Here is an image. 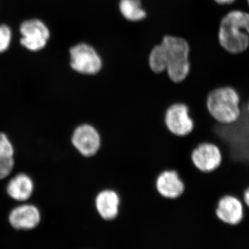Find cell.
<instances>
[{
	"mask_svg": "<svg viewBox=\"0 0 249 249\" xmlns=\"http://www.w3.org/2000/svg\"><path fill=\"white\" fill-rule=\"evenodd\" d=\"M190 48L181 37L166 36L160 45L155 46L149 56V65L154 73L166 71L168 78L174 83L185 81L191 71Z\"/></svg>",
	"mask_w": 249,
	"mask_h": 249,
	"instance_id": "6da1fadb",
	"label": "cell"
},
{
	"mask_svg": "<svg viewBox=\"0 0 249 249\" xmlns=\"http://www.w3.org/2000/svg\"><path fill=\"white\" fill-rule=\"evenodd\" d=\"M164 122L168 130L178 137L188 135L194 129V121L185 103H174L169 106L165 112Z\"/></svg>",
	"mask_w": 249,
	"mask_h": 249,
	"instance_id": "8992f818",
	"label": "cell"
},
{
	"mask_svg": "<svg viewBox=\"0 0 249 249\" xmlns=\"http://www.w3.org/2000/svg\"><path fill=\"white\" fill-rule=\"evenodd\" d=\"M70 65L80 74L94 76L102 70L103 61L93 47L80 43L70 49Z\"/></svg>",
	"mask_w": 249,
	"mask_h": 249,
	"instance_id": "277c9868",
	"label": "cell"
},
{
	"mask_svg": "<svg viewBox=\"0 0 249 249\" xmlns=\"http://www.w3.org/2000/svg\"><path fill=\"white\" fill-rule=\"evenodd\" d=\"M155 186L160 196L170 199L179 197L185 190L184 183L175 170L162 171L156 178Z\"/></svg>",
	"mask_w": 249,
	"mask_h": 249,
	"instance_id": "8fae6325",
	"label": "cell"
},
{
	"mask_svg": "<svg viewBox=\"0 0 249 249\" xmlns=\"http://www.w3.org/2000/svg\"><path fill=\"white\" fill-rule=\"evenodd\" d=\"M119 10L122 16L131 22H139L146 17L140 0H121Z\"/></svg>",
	"mask_w": 249,
	"mask_h": 249,
	"instance_id": "9a60e30c",
	"label": "cell"
},
{
	"mask_svg": "<svg viewBox=\"0 0 249 249\" xmlns=\"http://www.w3.org/2000/svg\"><path fill=\"white\" fill-rule=\"evenodd\" d=\"M219 41L229 53L245 52L249 45V14L233 11L224 16L219 27Z\"/></svg>",
	"mask_w": 249,
	"mask_h": 249,
	"instance_id": "7a4b0ae2",
	"label": "cell"
},
{
	"mask_svg": "<svg viewBox=\"0 0 249 249\" xmlns=\"http://www.w3.org/2000/svg\"><path fill=\"white\" fill-rule=\"evenodd\" d=\"M19 31L22 35L21 45L31 52H38L45 48L50 37V32L45 23L37 19L22 22Z\"/></svg>",
	"mask_w": 249,
	"mask_h": 249,
	"instance_id": "52a82bcc",
	"label": "cell"
},
{
	"mask_svg": "<svg viewBox=\"0 0 249 249\" xmlns=\"http://www.w3.org/2000/svg\"><path fill=\"white\" fill-rule=\"evenodd\" d=\"M242 202L249 209V187L245 190L243 194V199H242Z\"/></svg>",
	"mask_w": 249,
	"mask_h": 249,
	"instance_id": "e0dca14e",
	"label": "cell"
},
{
	"mask_svg": "<svg viewBox=\"0 0 249 249\" xmlns=\"http://www.w3.org/2000/svg\"><path fill=\"white\" fill-rule=\"evenodd\" d=\"M121 199L119 194L114 190H102L96 195L94 206L99 217L103 220L115 219L119 214Z\"/></svg>",
	"mask_w": 249,
	"mask_h": 249,
	"instance_id": "7c38bea8",
	"label": "cell"
},
{
	"mask_svg": "<svg viewBox=\"0 0 249 249\" xmlns=\"http://www.w3.org/2000/svg\"><path fill=\"white\" fill-rule=\"evenodd\" d=\"M41 214L39 209L33 204H24L14 208L10 213L11 225L18 230H31L40 224Z\"/></svg>",
	"mask_w": 249,
	"mask_h": 249,
	"instance_id": "30bf717a",
	"label": "cell"
},
{
	"mask_svg": "<svg viewBox=\"0 0 249 249\" xmlns=\"http://www.w3.org/2000/svg\"><path fill=\"white\" fill-rule=\"evenodd\" d=\"M15 149L9 137L0 132V179L9 177L15 165Z\"/></svg>",
	"mask_w": 249,
	"mask_h": 249,
	"instance_id": "5bb4252c",
	"label": "cell"
},
{
	"mask_svg": "<svg viewBox=\"0 0 249 249\" xmlns=\"http://www.w3.org/2000/svg\"><path fill=\"white\" fill-rule=\"evenodd\" d=\"M71 142L73 148L85 158L96 155L101 145V135L98 129L88 123L80 124L75 127Z\"/></svg>",
	"mask_w": 249,
	"mask_h": 249,
	"instance_id": "5b68a950",
	"label": "cell"
},
{
	"mask_svg": "<svg viewBox=\"0 0 249 249\" xmlns=\"http://www.w3.org/2000/svg\"><path fill=\"white\" fill-rule=\"evenodd\" d=\"M215 215L220 222L228 225L240 224L245 217L242 201L231 195L222 196L217 201Z\"/></svg>",
	"mask_w": 249,
	"mask_h": 249,
	"instance_id": "9c48e42d",
	"label": "cell"
},
{
	"mask_svg": "<svg viewBox=\"0 0 249 249\" xmlns=\"http://www.w3.org/2000/svg\"><path fill=\"white\" fill-rule=\"evenodd\" d=\"M206 104L209 114L219 124H233L241 115L240 95L231 86L219 87L211 90L206 98Z\"/></svg>",
	"mask_w": 249,
	"mask_h": 249,
	"instance_id": "3957f363",
	"label": "cell"
},
{
	"mask_svg": "<svg viewBox=\"0 0 249 249\" xmlns=\"http://www.w3.org/2000/svg\"><path fill=\"white\" fill-rule=\"evenodd\" d=\"M191 160L196 168L202 173H211L222 163V152L213 142H201L192 151Z\"/></svg>",
	"mask_w": 249,
	"mask_h": 249,
	"instance_id": "ba28073f",
	"label": "cell"
},
{
	"mask_svg": "<svg viewBox=\"0 0 249 249\" xmlns=\"http://www.w3.org/2000/svg\"><path fill=\"white\" fill-rule=\"evenodd\" d=\"M247 111H248V114L249 115V102L248 103V105H247Z\"/></svg>",
	"mask_w": 249,
	"mask_h": 249,
	"instance_id": "d6986e66",
	"label": "cell"
},
{
	"mask_svg": "<svg viewBox=\"0 0 249 249\" xmlns=\"http://www.w3.org/2000/svg\"><path fill=\"white\" fill-rule=\"evenodd\" d=\"M247 1H248V4L249 5V0H247Z\"/></svg>",
	"mask_w": 249,
	"mask_h": 249,
	"instance_id": "ffe728a7",
	"label": "cell"
},
{
	"mask_svg": "<svg viewBox=\"0 0 249 249\" xmlns=\"http://www.w3.org/2000/svg\"><path fill=\"white\" fill-rule=\"evenodd\" d=\"M12 33L6 25L0 26V53L4 52L11 45Z\"/></svg>",
	"mask_w": 249,
	"mask_h": 249,
	"instance_id": "2e32d148",
	"label": "cell"
},
{
	"mask_svg": "<svg viewBox=\"0 0 249 249\" xmlns=\"http://www.w3.org/2000/svg\"><path fill=\"white\" fill-rule=\"evenodd\" d=\"M219 4H229L233 2L235 0H214Z\"/></svg>",
	"mask_w": 249,
	"mask_h": 249,
	"instance_id": "ac0fdd59",
	"label": "cell"
},
{
	"mask_svg": "<svg viewBox=\"0 0 249 249\" xmlns=\"http://www.w3.org/2000/svg\"><path fill=\"white\" fill-rule=\"evenodd\" d=\"M34 182L30 176L19 173L11 178L6 186V192L11 199L18 201H27L34 191Z\"/></svg>",
	"mask_w": 249,
	"mask_h": 249,
	"instance_id": "4fadbf2b",
	"label": "cell"
}]
</instances>
